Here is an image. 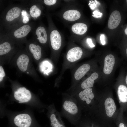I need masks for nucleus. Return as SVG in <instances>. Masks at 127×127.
<instances>
[{"label":"nucleus","mask_w":127,"mask_h":127,"mask_svg":"<svg viewBox=\"0 0 127 127\" xmlns=\"http://www.w3.org/2000/svg\"><path fill=\"white\" fill-rule=\"evenodd\" d=\"M93 14V16L96 18L101 17L102 15V14L101 13L97 11H94Z\"/></svg>","instance_id":"nucleus-25"},{"label":"nucleus","mask_w":127,"mask_h":127,"mask_svg":"<svg viewBox=\"0 0 127 127\" xmlns=\"http://www.w3.org/2000/svg\"><path fill=\"white\" fill-rule=\"evenodd\" d=\"M31 30L30 26L26 25L16 30L14 32V35L16 38H20L27 36Z\"/></svg>","instance_id":"nucleus-15"},{"label":"nucleus","mask_w":127,"mask_h":127,"mask_svg":"<svg viewBox=\"0 0 127 127\" xmlns=\"http://www.w3.org/2000/svg\"><path fill=\"white\" fill-rule=\"evenodd\" d=\"M51 46L54 50H57L60 48L61 44V38L58 32L56 30L52 31L50 35Z\"/></svg>","instance_id":"nucleus-8"},{"label":"nucleus","mask_w":127,"mask_h":127,"mask_svg":"<svg viewBox=\"0 0 127 127\" xmlns=\"http://www.w3.org/2000/svg\"><path fill=\"white\" fill-rule=\"evenodd\" d=\"M125 127H126V126H125Z\"/></svg>","instance_id":"nucleus-35"},{"label":"nucleus","mask_w":127,"mask_h":127,"mask_svg":"<svg viewBox=\"0 0 127 127\" xmlns=\"http://www.w3.org/2000/svg\"><path fill=\"white\" fill-rule=\"evenodd\" d=\"M126 54H127V48L126 49Z\"/></svg>","instance_id":"nucleus-33"},{"label":"nucleus","mask_w":127,"mask_h":127,"mask_svg":"<svg viewBox=\"0 0 127 127\" xmlns=\"http://www.w3.org/2000/svg\"><path fill=\"white\" fill-rule=\"evenodd\" d=\"M36 33L38 37L37 39L40 43L42 44L46 43L47 36L44 28L41 26L38 27L36 30Z\"/></svg>","instance_id":"nucleus-18"},{"label":"nucleus","mask_w":127,"mask_h":127,"mask_svg":"<svg viewBox=\"0 0 127 127\" xmlns=\"http://www.w3.org/2000/svg\"><path fill=\"white\" fill-rule=\"evenodd\" d=\"M98 74L96 72L92 73L88 78L84 80L81 83L80 87L81 88L84 89L93 87L94 81L98 78Z\"/></svg>","instance_id":"nucleus-13"},{"label":"nucleus","mask_w":127,"mask_h":127,"mask_svg":"<svg viewBox=\"0 0 127 127\" xmlns=\"http://www.w3.org/2000/svg\"><path fill=\"white\" fill-rule=\"evenodd\" d=\"M56 0H44V3L48 5H51L54 4L56 2Z\"/></svg>","instance_id":"nucleus-24"},{"label":"nucleus","mask_w":127,"mask_h":127,"mask_svg":"<svg viewBox=\"0 0 127 127\" xmlns=\"http://www.w3.org/2000/svg\"><path fill=\"white\" fill-rule=\"evenodd\" d=\"M104 105L107 115L109 117H111L116 109L114 101L111 98H108L105 102Z\"/></svg>","instance_id":"nucleus-10"},{"label":"nucleus","mask_w":127,"mask_h":127,"mask_svg":"<svg viewBox=\"0 0 127 127\" xmlns=\"http://www.w3.org/2000/svg\"><path fill=\"white\" fill-rule=\"evenodd\" d=\"M124 32H125V34L126 35H127V26Z\"/></svg>","instance_id":"nucleus-31"},{"label":"nucleus","mask_w":127,"mask_h":127,"mask_svg":"<svg viewBox=\"0 0 127 127\" xmlns=\"http://www.w3.org/2000/svg\"><path fill=\"white\" fill-rule=\"evenodd\" d=\"M87 27L85 24L82 23H75L71 27L72 32L74 33L79 35L84 34L87 31Z\"/></svg>","instance_id":"nucleus-16"},{"label":"nucleus","mask_w":127,"mask_h":127,"mask_svg":"<svg viewBox=\"0 0 127 127\" xmlns=\"http://www.w3.org/2000/svg\"><path fill=\"white\" fill-rule=\"evenodd\" d=\"M13 122L17 127H31L32 120L28 114H22L17 115L15 117Z\"/></svg>","instance_id":"nucleus-4"},{"label":"nucleus","mask_w":127,"mask_h":127,"mask_svg":"<svg viewBox=\"0 0 127 127\" xmlns=\"http://www.w3.org/2000/svg\"><path fill=\"white\" fill-rule=\"evenodd\" d=\"M11 49L10 44L8 42H5L0 45V55H2L8 53Z\"/></svg>","instance_id":"nucleus-21"},{"label":"nucleus","mask_w":127,"mask_h":127,"mask_svg":"<svg viewBox=\"0 0 127 127\" xmlns=\"http://www.w3.org/2000/svg\"><path fill=\"white\" fill-rule=\"evenodd\" d=\"M83 53L82 50L80 47L73 48L68 51L66 56L67 59L70 62H75L81 58Z\"/></svg>","instance_id":"nucleus-7"},{"label":"nucleus","mask_w":127,"mask_h":127,"mask_svg":"<svg viewBox=\"0 0 127 127\" xmlns=\"http://www.w3.org/2000/svg\"><path fill=\"white\" fill-rule=\"evenodd\" d=\"M81 14L76 10H70L66 11L63 15V18L65 20L70 21H73L79 19Z\"/></svg>","instance_id":"nucleus-14"},{"label":"nucleus","mask_w":127,"mask_h":127,"mask_svg":"<svg viewBox=\"0 0 127 127\" xmlns=\"http://www.w3.org/2000/svg\"><path fill=\"white\" fill-rule=\"evenodd\" d=\"M121 16L120 12L118 11L115 10L111 13L108 23V26L110 29H114L119 25L121 20Z\"/></svg>","instance_id":"nucleus-6"},{"label":"nucleus","mask_w":127,"mask_h":127,"mask_svg":"<svg viewBox=\"0 0 127 127\" xmlns=\"http://www.w3.org/2000/svg\"><path fill=\"white\" fill-rule=\"evenodd\" d=\"M21 13V15L23 17L26 16H28V14L26 11L25 10H22Z\"/></svg>","instance_id":"nucleus-29"},{"label":"nucleus","mask_w":127,"mask_h":127,"mask_svg":"<svg viewBox=\"0 0 127 127\" xmlns=\"http://www.w3.org/2000/svg\"><path fill=\"white\" fill-rule=\"evenodd\" d=\"M5 76V74L4 70L1 66H0V81H1L3 79V77Z\"/></svg>","instance_id":"nucleus-23"},{"label":"nucleus","mask_w":127,"mask_h":127,"mask_svg":"<svg viewBox=\"0 0 127 127\" xmlns=\"http://www.w3.org/2000/svg\"><path fill=\"white\" fill-rule=\"evenodd\" d=\"M125 81H126V83L127 84V75H126V78Z\"/></svg>","instance_id":"nucleus-32"},{"label":"nucleus","mask_w":127,"mask_h":127,"mask_svg":"<svg viewBox=\"0 0 127 127\" xmlns=\"http://www.w3.org/2000/svg\"><path fill=\"white\" fill-rule=\"evenodd\" d=\"M29 20L28 16H26L23 17V23L25 24L28 22L29 21Z\"/></svg>","instance_id":"nucleus-28"},{"label":"nucleus","mask_w":127,"mask_h":127,"mask_svg":"<svg viewBox=\"0 0 127 127\" xmlns=\"http://www.w3.org/2000/svg\"><path fill=\"white\" fill-rule=\"evenodd\" d=\"M126 1L127 3V0H126Z\"/></svg>","instance_id":"nucleus-34"},{"label":"nucleus","mask_w":127,"mask_h":127,"mask_svg":"<svg viewBox=\"0 0 127 127\" xmlns=\"http://www.w3.org/2000/svg\"><path fill=\"white\" fill-rule=\"evenodd\" d=\"M115 63V58L112 54L107 55L105 57L103 71L106 74H110L113 69Z\"/></svg>","instance_id":"nucleus-9"},{"label":"nucleus","mask_w":127,"mask_h":127,"mask_svg":"<svg viewBox=\"0 0 127 127\" xmlns=\"http://www.w3.org/2000/svg\"><path fill=\"white\" fill-rule=\"evenodd\" d=\"M90 65L88 64H83L79 67L75 71L74 78L76 80L81 79L90 70Z\"/></svg>","instance_id":"nucleus-12"},{"label":"nucleus","mask_w":127,"mask_h":127,"mask_svg":"<svg viewBox=\"0 0 127 127\" xmlns=\"http://www.w3.org/2000/svg\"><path fill=\"white\" fill-rule=\"evenodd\" d=\"M87 41L88 44L91 48H93L95 47V45L93 44L91 38H88L87 39Z\"/></svg>","instance_id":"nucleus-26"},{"label":"nucleus","mask_w":127,"mask_h":127,"mask_svg":"<svg viewBox=\"0 0 127 127\" xmlns=\"http://www.w3.org/2000/svg\"><path fill=\"white\" fill-rule=\"evenodd\" d=\"M61 110L60 112L61 117L66 119L75 126L80 119V108L77 101L73 96L67 93L62 94Z\"/></svg>","instance_id":"nucleus-1"},{"label":"nucleus","mask_w":127,"mask_h":127,"mask_svg":"<svg viewBox=\"0 0 127 127\" xmlns=\"http://www.w3.org/2000/svg\"><path fill=\"white\" fill-rule=\"evenodd\" d=\"M49 118L51 127H66L61 118L60 113L54 104L49 107Z\"/></svg>","instance_id":"nucleus-2"},{"label":"nucleus","mask_w":127,"mask_h":127,"mask_svg":"<svg viewBox=\"0 0 127 127\" xmlns=\"http://www.w3.org/2000/svg\"></svg>","instance_id":"nucleus-36"},{"label":"nucleus","mask_w":127,"mask_h":127,"mask_svg":"<svg viewBox=\"0 0 127 127\" xmlns=\"http://www.w3.org/2000/svg\"><path fill=\"white\" fill-rule=\"evenodd\" d=\"M117 93L120 101L125 103L127 102V88L123 85L119 87Z\"/></svg>","instance_id":"nucleus-19"},{"label":"nucleus","mask_w":127,"mask_h":127,"mask_svg":"<svg viewBox=\"0 0 127 127\" xmlns=\"http://www.w3.org/2000/svg\"><path fill=\"white\" fill-rule=\"evenodd\" d=\"M29 48L30 51L36 60H38L40 58L41 56V49L39 46L31 44H30Z\"/></svg>","instance_id":"nucleus-20"},{"label":"nucleus","mask_w":127,"mask_h":127,"mask_svg":"<svg viewBox=\"0 0 127 127\" xmlns=\"http://www.w3.org/2000/svg\"><path fill=\"white\" fill-rule=\"evenodd\" d=\"M29 61L28 57L26 55L22 54L19 57L17 60L16 63L20 70L23 72L26 70Z\"/></svg>","instance_id":"nucleus-11"},{"label":"nucleus","mask_w":127,"mask_h":127,"mask_svg":"<svg viewBox=\"0 0 127 127\" xmlns=\"http://www.w3.org/2000/svg\"><path fill=\"white\" fill-rule=\"evenodd\" d=\"M119 127H125L124 124L123 123H120L119 125Z\"/></svg>","instance_id":"nucleus-30"},{"label":"nucleus","mask_w":127,"mask_h":127,"mask_svg":"<svg viewBox=\"0 0 127 127\" xmlns=\"http://www.w3.org/2000/svg\"><path fill=\"white\" fill-rule=\"evenodd\" d=\"M100 40L102 44L104 45L106 42L105 40V36L104 34H101Z\"/></svg>","instance_id":"nucleus-27"},{"label":"nucleus","mask_w":127,"mask_h":127,"mask_svg":"<svg viewBox=\"0 0 127 127\" xmlns=\"http://www.w3.org/2000/svg\"><path fill=\"white\" fill-rule=\"evenodd\" d=\"M14 96L20 103L28 102L31 99L32 97L30 91L24 87H20L15 91Z\"/></svg>","instance_id":"nucleus-5"},{"label":"nucleus","mask_w":127,"mask_h":127,"mask_svg":"<svg viewBox=\"0 0 127 127\" xmlns=\"http://www.w3.org/2000/svg\"><path fill=\"white\" fill-rule=\"evenodd\" d=\"M30 13L32 17L36 18L40 15L41 11L36 5H34L32 6L30 8Z\"/></svg>","instance_id":"nucleus-22"},{"label":"nucleus","mask_w":127,"mask_h":127,"mask_svg":"<svg viewBox=\"0 0 127 127\" xmlns=\"http://www.w3.org/2000/svg\"><path fill=\"white\" fill-rule=\"evenodd\" d=\"M21 12L20 9L17 7H15L9 10L7 13L6 19L8 21H11L18 17Z\"/></svg>","instance_id":"nucleus-17"},{"label":"nucleus","mask_w":127,"mask_h":127,"mask_svg":"<svg viewBox=\"0 0 127 127\" xmlns=\"http://www.w3.org/2000/svg\"><path fill=\"white\" fill-rule=\"evenodd\" d=\"M91 88H88L77 93L74 96L76 99L78 103L84 102V103L89 105L91 103L94 97Z\"/></svg>","instance_id":"nucleus-3"}]
</instances>
